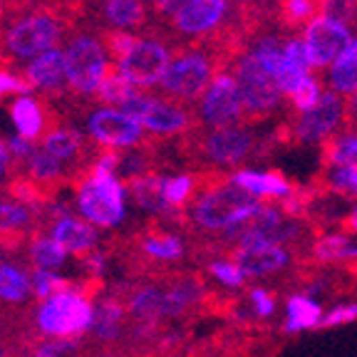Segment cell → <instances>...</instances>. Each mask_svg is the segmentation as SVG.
I'll return each mask as SVG.
<instances>
[{"label":"cell","mask_w":357,"mask_h":357,"mask_svg":"<svg viewBox=\"0 0 357 357\" xmlns=\"http://www.w3.org/2000/svg\"><path fill=\"white\" fill-rule=\"evenodd\" d=\"M261 204L256 194L234 181V174L221 169H199V196L186 211V231L199 238H216L234 223L245 218Z\"/></svg>","instance_id":"6da1fadb"},{"label":"cell","mask_w":357,"mask_h":357,"mask_svg":"<svg viewBox=\"0 0 357 357\" xmlns=\"http://www.w3.org/2000/svg\"><path fill=\"white\" fill-rule=\"evenodd\" d=\"M73 15L62 8H25V3H8L0 13V57L3 65L17 60H33L40 52L52 50L65 38V28Z\"/></svg>","instance_id":"7a4b0ae2"},{"label":"cell","mask_w":357,"mask_h":357,"mask_svg":"<svg viewBox=\"0 0 357 357\" xmlns=\"http://www.w3.org/2000/svg\"><path fill=\"white\" fill-rule=\"evenodd\" d=\"M275 149H280L275 134L258 137L245 127L204 129L201 124L186 132L178 144V151L186 162H196L204 169L236 167L248 162L251 156L273 154Z\"/></svg>","instance_id":"3957f363"},{"label":"cell","mask_w":357,"mask_h":357,"mask_svg":"<svg viewBox=\"0 0 357 357\" xmlns=\"http://www.w3.org/2000/svg\"><path fill=\"white\" fill-rule=\"evenodd\" d=\"M229 62L211 43L181 45L174 52L167 73L159 82V97L178 105H191L206 95L216 75L226 73Z\"/></svg>","instance_id":"277c9868"},{"label":"cell","mask_w":357,"mask_h":357,"mask_svg":"<svg viewBox=\"0 0 357 357\" xmlns=\"http://www.w3.org/2000/svg\"><path fill=\"white\" fill-rule=\"evenodd\" d=\"M77 208L89 223L100 229H112L124 218V184L117 174L95 167L75 178Z\"/></svg>","instance_id":"5b68a950"},{"label":"cell","mask_w":357,"mask_h":357,"mask_svg":"<svg viewBox=\"0 0 357 357\" xmlns=\"http://www.w3.org/2000/svg\"><path fill=\"white\" fill-rule=\"evenodd\" d=\"M234 79L241 89L245 107V127L261 124L271 119L278 112L283 92H280L275 75L256 57V52H243L238 60L231 65Z\"/></svg>","instance_id":"8992f818"},{"label":"cell","mask_w":357,"mask_h":357,"mask_svg":"<svg viewBox=\"0 0 357 357\" xmlns=\"http://www.w3.org/2000/svg\"><path fill=\"white\" fill-rule=\"evenodd\" d=\"M95 318V303L82 285L47 298L38 307V328L47 337H79L87 333Z\"/></svg>","instance_id":"52a82bcc"},{"label":"cell","mask_w":357,"mask_h":357,"mask_svg":"<svg viewBox=\"0 0 357 357\" xmlns=\"http://www.w3.org/2000/svg\"><path fill=\"white\" fill-rule=\"evenodd\" d=\"M119 109L137 119L154 139L156 137H184L199 124L196 112L189 105L169 102L164 97H151L146 92H137Z\"/></svg>","instance_id":"ba28073f"},{"label":"cell","mask_w":357,"mask_h":357,"mask_svg":"<svg viewBox=\"0 0 357 357\" xmlns=\"http://www.w3.org/2000/svg\"><path fill=\"white\" fill-rule=\"evenodd\" d=\"M167 30H156V28H144V38L137 40L129 55L119 62V70L122 75L139 89H151L159 87L164 73H167L169 62H172V50H169V43H172V35H164Z\"/></svg>","instance_id":"9c48e42d"},{"label":"cell","mask_w":357,"mask_h":357,"mask_svg":"<svg viewBox=\"0 0 357 357\" xmlns=\"http://www.w3.org/2000/svg\"><path fill=\"white\" fill-rule=\"evenodd\" d=\"M283 124L288 129L290 146L323 142L325 137L340 132L345 127V100L333 89H325L320 102L312 109L288 112V119Z\"/></svg>","instance_id":"30bf717a"},{"label":"cell","mask_w":357,"mask_h":357,"mask_svg":"<svg viewBox=\"0 0 357 357\" xmlns=\"http://www.w3.org/2000/svg\"><path fill=\"white\" fill-rule=\"evenodd\" d=\"M109 55L100 35H77L65 50V67L70 92L75 95H97L102 79H105Z\"/></svg>","instance_id":"8fae6325"},{"label":"cell","mask_w":357,"mask_h":357,"mask_svg":"<svg viewBox=\"0 0 357 357\" xmlns=\"http://www.w3.org/2000/svg\"><path fill=\"white\" fill-rule=\"evenodd\" d=\"M226 258L241 268V273L248 278H275V275H290L296 273V268L301 266L296 251H290L288 245L271 243V241H256V243H243L234 245L226 251ZM285 280V283H288Z\"/></svg>","instance_id":"7c38bea8"},{"label":"cell","mask_w":357,"mask_h":357,"mask_svg":"<svg viewBox=\"0 0 357 357\" xmlns=\"http://www.w3.org/2000/svg\"><path fill=\"white\" fill-rule=\"evenodd\" d=\"M196 119L204 129H223V127H245V107L241 89L236 84L234 75H216L206 95L199 100Z\"/></svg>","instance_id":"4fadbf2b"},{"label":"cell","mask_w":357,"mask_h":357,"mask_svg":"<svg viewBox=\"0 0 357 357\" xmlns=\"http://www.w3.org/2000/svg\"><path fill=\"white\" fill-rule=\"evenodd\" d=\"M87 132L97 146H107V149H132V146H142L146 139V129L117 107H102L89 112Z\"/></svg>","instance_id":"5bb4252c"},{"label":"cell","mask_w":357,"mask_h":357,"mask_svg":"<svg viewBox=\"0 0 357 357\" xmlns=\"http://www.w3.org/2000/svg\"><path fill=\"white\" fill-rule=\"evenodd\" d=\"M305 45L310 50L312 70H328L333 62H337L352 45L350 28L333 17H318V20L307 25L305 30Z\"/></svg>","instance_id":"9a60e30c"},{"label":"cell","mask_w":357,"mask_h":357,"mask_svg":"<svg viewBox=\"0 0 357 357\" xmlns=\"http://www.w3.org/2000/svg\"><path fill=\"white\" fill-rule=\"evenodd\" d=\"M184 241L176 234L162 229L159 223H149L134 236V258L146 263V271H164L162 263H178L184 258Z\"/></svg>","instance_id":"2e32d148"},{"label":"cell","mask_w":357,"mask_h":357,"mask_svg":"<svg viewBox=\"0 0 357 357\" xmlns=\"http://www.w3.org/2000/svg\"><path fill=\"white\" fill-rule=\"evenodd\" d=\"M22 77L33 84V89L43 92L45 97H62L70 89L67 82V67H65V50L52 47V50L40 52L38 57L30 60L25 67Z\"/></svg>","instance_id":"e0dca14e"},{"label":"cell","mask_w":357,"mask_h":357,"mask_svg":"<svg viewBox=\"0 0 357 357\" xmlns=\"http://www.w3.org/2000/svg\"><path fill=\"white\" fill-rule=\"evenodd\" d=\"M10 119L15 124L17 134L30 142H40L50 129H55V124L50 122V114H47V107L30 95H20L13 102Z\"/></svg>","instance_id":"ac0fdd59"},{"label":"cell","mask_w":357,"mask_h":357,"mask_svg":"<svg viewBox=\"0 0 357 357\" xmlns=\"http://www.w3.org/2000/svg\"><path fill=\"white\" fill-rule=\"evenodd\" d=\"M50 231H52L50 236L57 243L65 245L67 253H75V256H79V258H82L84 253L95 251L97 241H100V236H97V231H95V223H89L87 218L70 216V213L57 218L50 226Z\"/></svg>","instance_id":"d6986e66"},{"label":"cell","mask_w":357,"mask_h":357,"mask_svg":"<svg viewBox=\"0 0 357 357\" xmlns=\"http://www.w3.org/2000/svg\"><path fill=\"white\" fill-rule=\"evenodd\" d=\"M273 17L285 33H301L318 17H325V0H275Z\"/></svg>","instance_id":"ffe728a7"},{"label":"cell","mask_w":357,"mask_h":357,"mask_svg":"<svg viewBox=\"0 0 357 357\" xmlns=\"http://www.w3.org/2000/svg\"><path fill=\"white\" fill-rule=\"evenodd\" d=\"M124 315H127V305H124V301L117 293L109 298H100L95 305V318H92V325H89L87 333L100 342L117 340L119 333H122Z\"/></svg>","instance_id":"44dd1931"},{"label":"cell","mask_w":357,"mask_h":357,"mask_svg":"<svg viewBox=\"0 0 357 357\" xmlns=\"http://www.w3.org/2000/svg\"><path fill=\"white\" fill-rule=\"evenodd\" d=\"M102 20L114 30H144L149 28V6L146 0H107Z\"/></svg>","instance_id":"7402d4cb"},{"label":"cell","mask_w":357,"mask_h":357,"mask_svg":"<svg viewBox=\"0 0 357 357\" xmlns=\"http://www.w3.org/2000/svg\"><path fill=\"white\" fill-rule=\"evenodd\" d=\"M234 181L238 186H243L245 191L256 194L261 201H268V199L280 201L296 189V184H290L288 178L283 176V172H275V169L273 172H266V174H256V172H245V169H241V172L234 174Z\"/></svg>","instance_id":"603a6c76"},{"label":"cell","mask_w":357,"mask_h":357,"mask_svg":"<svg viewBox=\"0 0 357 357\" xmlns=\"http://www.w3.org/2000/svg\"><path fill=\"white\" fill-rule=\"evenodd\" d=\"M320 164L323 169L355 167L357 164V132L342 127L320 142Z\"/></svg>","instance_id":"cb8c5ba5"},{"label":"cell","mask_w":357,"mask_h":357,"mask_svg":"<svg viewBox=\"0 0 357 357\" xmlns=\"http://www.w3.org/2000/svg\"><path fill=\"white\" fill-rule=\"evenodd\" d=\"M325 84L337 95H355L357 92V38L337 62L325 70Z\"/></svg>","instance_id":"d4e9b609"},{"label":"cell","mask_w":357,"mask_h":357,"mask_svg":"<svg viewBox=\"0 0 357 357\" xmlns=\"http://www.w3.org/2000/svg\"><path fill=\"white\" fill-rule=\"evenodd\" d=\"M312 186L323 196L337 194L345 199H357V164L355 167H333L315 176Z\"/></svg>","instance_id":"484cf974"},{"label":"cell","mask_w":357,"mask_h":357,"mask_svg":"<svg viewBox=\"0 0 357 357\" xmlns=\"http://www.w3.org/2000/svg\"><path fill=\"white\" fill-rule=\"evenodd\" d=\"M137 92H142V89L134 87V84L122 75L119 65H114V62H112V65L107 67L105 79H102L100 89H97V100L105 102V105L117 107V109H119V107H122L127 100H132Z\"/></svg>","instance_id":"4316f807"},{"label":"cell","mask_w":357,"mask_h":357,"mask_svg":"<svg viewBox=\"0 0 357 357\" xmlns=\"http://www.w3.org/2000/svg\"><path fill=\"white\" fill-rule=\"evenodd\" d=\"M30 290H33V280L25 271L13 263H0V301L17 305L28 301Z\"/></svg>","instance_id":"83f0119b"},{"label":"cell","mask_w":357,"mask_h":357,"mask_svg":"<svg viewBox=\"0 0 357 357\" xmlns=\"http://www.w3.org/2000/svg\"><path fill=\"white\" fill-rule=\"evenodd\" d=\"M196 196H199V172L178 174L164 181V201L172 211H186Z\"/></svg>","instance_id":"f1b7e54d"},{"label":"cell","mask_w":357,"mask_h":357,"mask_svg":"<svg viewBox=\"0 0 357 357\" xmlns=\"http://www.w3.org/2000/svg\"><path fill=\"white\" fill-rule=\"evenodd\" d=\"M320 320H323V310H320L318 303L307 301V298L298 296V293H293V296L288 298V323H285V333L320 328Z\"/></svg>","instance_id":"f546056e"},{"label":"cell","mask_w":357,"mask_h":357,"mask_svg":"<svg viewBox=\"0 0 357 357\" xmlns=\"http://www.w3.org/2000/svg\"><path fill=\"white\" fill-rule=\"evenodd\" d=\"M30 261L35 268H45V271H55L67 261V248L57 243L52 236L35 234L30 238Z\"/></svg>","instance_id":"4dcf8cb0"},{"label":"cell","mask_w":357,"mask_h":357,"mask_svg":"<svg viewBox=\"0 0 357 357\" xmlns=\"http://www.w3.org/2000/svg\"><path fill=\"white\" fill-rule=\"evenodd\" d=\"M30 280H33V290L40 301H47V298L57 296V293L77 288V283H73L70 278H62L55 271H45V268H35L33 273H30Z\"/></svg>","instance_id":"1f68e13d"},{"label":"cell","mask_w":357,"mask_h":357,"mask_svg":"<svg viewBox=\"0 0 357 357\" xmlns=\"http://www.w3.org/2000/svg\"><path fill=\"white\" fill-rule=\"evenodd\" d=\"M97 35H100L107 55H109V60L114 62V65H119V62L129 55V50L137 45V40H139V35H132V33H127V30H114V28L100 30Z\"/></svg>","instance_id":"d6a6232c"},{"label":"cell","mask_w":357,"mask_h":357,"mask_svg":"<svg viewBox=\"0 0 357 357\" xmlns=\"http://www.w3.org/2000/svg\"><path fill=\"white\" fill-rule=\"evenodd\" d=\"M323 84H320L318 77H307L305 82L301 84V87L293 92V95H288V112H307L312 109V107L318 105L320 97H323Z\"/></svg>","instance_id":"836d02e7"},{"label":"cell","mask_w":357,"mask_h":357,"mask_svg":"<svg viewBox=\"0 0 357 357\" xmlns=\"http://www.w3.org/2000/svg\"><path fill=\"white\" fill-rule=\"evenodd\" d=\"M273 75H275V82H278L280 92H283L285 97L293 95V92H296V89L301 87V84L305 82L307 77H310V73H307V70L298 67L296 62H290L285 55L280 57V62L275 65Z\"/></svg>","instance_id":"e575fe53"},{"label":"cell","mask_w":357,"mask_h":357,"mask_svg":"<svg viewBox=\"0 0 357 357\" xmlns=\"http://www.w3.org/2000/svg\"><path fill=\"white\" fill-rule=\"evenodd\" d=\"M33 223H35V218L25 204H17V201H0V234L10 229H30Z\"/></svg>","instance_id":"d590c367"},{"label":"cell","mask_w":357,"mask_h":357,"mask_svg":"<svg viewBox=\"0 0 357 357\" xmlns=\"http://www.w3.org/2000/svg\"><path fill=\"white\" fill-rule=\"evenodd\" d=\"M208 273H211L216 280H221L223 285H231V288L245 285V275L241 273V268L236 266L231 258H226V261H221V258L208 261Z\"/></svg>","instance_id":"8d00e7d4"},{"label":"cell","mask_w":357,"mask_h":357,"mask_svg":"<svg viewBox=\"0 0 357 357\" xmlns=\"http://www.w3.org/2000/svg\"><path fill=\"white\" fill-rule=\"evenodd\" d=\"M283 55L288 57L290 62H296L298 67H303V70H307V73H310V70H312L310 50H307L305 40H301V38H290L288 43L283 45Z\"/></svg>","instance_id":"74e56055"},{"label":"cell","mask_w":357,"mask_h":357,"mask_svg":"<svg viewBox=\"0 0 357 357\" xmlns=\"http://www.w3.org/2000/svg\"><path fill=\"white\" fill-rule=\"evenodd\" d=\"M248 298H251L253 315H256V318H271V315H273L275 293H271V290H266V288H253L251 293H248Z\"/></svg>","instance_id":"f35d334b"},{"label":"cell","mask_w":357,"mask_h":357,"mask_svg":"<svg viewBox=\"0 0 357 357\" xmlns=\"http://www.w3.org/2000/svg\"><path fill=\"white\" fill-rule=\"evenodd\" d=\"M33 84L20 75H13L0 67V97L3 95H28Z\"/></svg>","instance_id":"ab89813d"},{"label":"cell","mask_w":357,"mask_h":357,"mask_svg":"<svg viewBox=\"0 0 357 357\" xmlns=\"http://www.w3.org/2000/svg\"><path fill=\"white\" fill-rule=\"evenodd\" d=\"M355 320H357V303H352V305H340V307H335L333 312H328V315L320 320V328H335V325L355 323Z\"/></svg>","instance_id":"60d3db41"},{"label":"cell","mask_w":357,"mask_h":357,"mask_svg":"<svg viewBox=\"0 0 357 357\" xmlns=\"http://www.w3.org/2000/svg\"><path fill=\"white\" fill-rule=\"evenodd\" d=\"M340 234L345 236H357V206L350 213L340 218Z\"/></svg>","instance_id":"b9f144b4"},{"label":"cell","mask_w":357,"mask_h":357,"mask_svg":"<svg viewBox=\"0 0 357 357\" xmlns=\"http://www.w3.org/2000/svg\"><path fill=\"white\" fill-rule=\"evenodd\" d=\"M10 169V151H8V144L0 142V176Z\"/></svg>","instance_id":"7bdbcfd3"},{"label":"cell","mask_w":357,"mask_h":357,"mask_svg":"<svg viewBox=\"0 0 357 357\" xmlns=\"http://www.w3.org/2000/svg\"><path fill=\"white\" fill-rule=\"evenodd\" d=\"M100 357H124V355H119V352H102Z\"/></svg>","instance_id":"ee69618b"},{"label":"cell","mask_w":357,"mask_h":357,"mask_svg":"<svg viewBox=\"0 0 357 357\" xmlns=\"http://www.w3.org/2000/svg\"><path fill=\"white\" fill-rule=\"evenodd\" d=\"M60 3H62V0H60ZM67 3H79V0H67Z\"/></svg>","instance_id":"f6af8a7d"},{"label":"cell","mask_w":357,"mask_h":357,"mask_svg":"<svg viewBox=\"0 0 357 357\" xmlns=\"http://www.w3.org/2000/svg\"><path fill=\"white\" fill-rule=\"evenodd\" d=\"M100 3H107V0H100Z\"/></svg>","instance_id":"bcb514c9"},{"label":"cell","mask_w":357,"mask_h":357,"mask_svg":"<svg viewBox=\"0 0 357 357\" xmlns=\"http://www.w3.org/2000/svg\"><path fill=\"white\" fill-rule=\"evenodd\" d=\"M352 132H357V127H355V129H352Z\"/></svg>","instance_id":"7dc6e473"}]
</instances>
